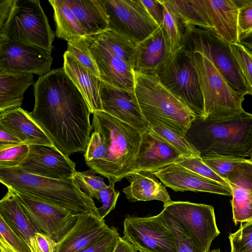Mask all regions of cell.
I'll return each instance as SVG.
<instances>
[{"label":"cell","instance_id":"obj_52","mask_svg":"<svg viewBox=\"0 0 252 252\" xmlns=\"http://www.w3.org/2000/svg\"><path fill=\"white\" fill-rule=\"evenodd\" d=\"M238 42L252 52V31L241 35Z\"/></svg>","mask_w":252,"mask_h":252},{"label":"cell","instance_id":"obj_7","mask_svg":"<svg viewBox=\"0 0 252 252\" xmlns=\"http://www.w3.org/2000/svg\"><path fill=\"white\" fill-rule=\"evenodd\" d=\"M183 48L206 58L233 89L245 95L251 90L231 50L229 44L214 31L195 27L186 30Z\"/></svg>","mask_w":252,"mask_h":252},{"label":"cell","instance_id":"obj_35","mask_svg":"<svg viewBox=\"0 0 252 252\" xmlns=\"http://www.w3.org/2000/svg\"><path fill=\"white\" fill-rule=\"evenodd\" d=\"M160 213L173 235L177 252H199L186 227L165 209Z\"/></svg>","mask_w":252,"mask_h":252},{"label":"cell","instance_id":"obj_5","mask_svg":"<svg viewBox=\"0 0 252 252\" xmlns=\"http://www.w3.org/2000/svg\"><path fill=\"white\" fill-rule=\"evenodd\" d=\"M134 74L136 96L149 124L158 121L184 137L196 116L155 75L137 71Z\"/></svg>","mask_w":252,"mask_h":252},{"label":"cell","instance_id":"obj_31","mask_svg":"<svg viewBox=\"0 0 252 252\" xmlns=\"http://www.w3.org/2000/svg\"><path fill=\"white\" fill-rule=\"evenodd\" d=\"M183 22L186 30L195 27L214 31L203 0H168Z\"/></svg>","mask_w":252,"mask_h":252},{"label":"cell","instance_id":"obj_6","mask_svg":"<svg viewBox=\"0 0 252 252\" xmlns=\"http://www.w3.org/2000/svg\"><path fill=\"white\" fill-rule=\"evenodd\" d=\"M192 54L204 101V119H221L244 111V94L233 89L206 58Z\"/></svg>","mask_w":252,"mask_h":252},{"label":"cell","instance_id":"obj_53","mask_svg":"<svg viewBox=\"0 0 252 252\" xmlns=\"http://www.w3.org/2000/svg\"><path fill=\"white\" fill-rule=\"evenodd\" d=\"M0 252H14L1 239H0Z\"/></svg>","mask_w":252,"mask_h":252},{"label":"cell","instance_id":"obj_37","mask_svg":"<svg viewBox=\"0 0 252 252\" xmlns=\"http://www.w3.org/2000/svg\"><path fill=\"white\" fill-rule=\"evenodd\" d=\"M73 178L84 192L98 200L99 191L107 186L103 178L96 176L91 169L82 172L76 171Z\"/></svg>","mask_w":252,"mask_h":252},{"label":"cell","instance_id":"obj_13","mask_svg":"<svg viewBox=\"0 0 252 252\" xmlns=\"http://www.w3.org/2000/svg\"><path fill=\"white\" fill-rule=\"evenodd\" d=\"M11 190L36 229L57 243L73 227L79 216L59 206Z\"/></svg>","mask_w":252,"mask_h":252},{"label":"cell","instance_id":"obj_14","mask_svg":"<svg viewBox=\"0 0 252 252\" xmlns=\"http://www.w3.org/2000/svg\"><path fill=\"white\" fill-rule=\"evenodd\" d=\"M51 52L37 46L0 38V71L35 74L50 72Z\"/></svg>","mask_w":252,"mask_h":252},{"label":"cell","instance_id":"obj_23","mask_svg":"<svg viewBox=\"0 0 252 252\" xmlns=\"http://www.w3.org/2000/svg\"><path fill=\"white\" fill-rule=\"evenodd\" d=\"M0 125L29 145L54 146L45 132L29 112L21 107L0 113Z\"/></svg>","mask_w":252,"mask_h":252},{"label":"cell","instance_id":"obj_54","mask_svg":"<svg viewBox=\"0 0 252 252\" xmlns=\"http://www.w3.org/2000/svg\"><path fill=\"white\" fill-rule=\"evenodd\" d=\"M241 223L243 224V225L251 224H252V219L251 220H250V221H247V222H243V223Z\"/></svg>","mask_w":252,"mask_h":252},{"label":"cell","instance_id":"obj_48","mask_svg":"<svg viewBox=\"0 0 252 252\" xmlns=\"http://www.w3.org/2000/svg\"><path fill=\"white\" fill-rule=\"evenodd\" d=\"M148 12L159 26H161L164 19L163 8L159 0H141Z\"/></svg>","mask_w":252,"mask_h":252},{"label":"cell","instance_id":"obj_46","mask_svg":"<svg viewBox=\"0 0 252 252\" xmlns=\"http://www.w3.org/2000/svg\"><path fill=\"white\" fill-rule=\"evenodd\" d=\"M239 7V36L252 31V0H235Z\"/></svg>","mask_w":252,"mask_h":252},{"label":"cell","instance_id":"obj_39","mask_svg":"<svg viewBox=\"0 0 252 252\" xmlns=\"http://www.w3.org/2000/svg\"><path fill=\"white\" fill-rule=\"evenodd\" d=\"M203 161L215 173L226 181L229 173L247 158L219 155L202 158Z\"/></svg>","mask_w":252,"mask_h":252},{"label":"cell","instance_id":"obj_40","mask_svg":"<svg viewBox=\"0 0 252 252\" xmlns=\"http://www.w3.org/2000/svg\"><path fill=\"white\" fill-rule=\"evenodd\" d=\"M229 46L251 90L252 96V52L239 42L230 43Z\"/></svg>","mask_w":252,"mask_h":252},{"label":"cell","instance_id":"obj_18","mask_svg":"<svg viewBox=\"0 0 252 252\" xmlns=\"http://www.w3.org/2000/svg\"><path fill=\"white\" fill-rule=\"evenodd\" d=\"M184 158L181 153L149 128L141 133L139 149L128 174L139 171L154 173Z\"/></svg>","mask_w":252,"mask_h":252},{"label":"cell","instance_id":"obj_22","mask_svg":"<svg viewBox=\"0 0 252 252\" xmlns=\"http://www.w3.org/2000/svg\"><path fill=\"white\" fill-rule=\"evenodd\" d=\"M172 57L169 43L161 26L136 45L134 71L154 74Z\"/></svg>","mask_w":252,"mask_h":252},{"label":"cell","instance_id":"obj_8","mask_svg":"<svg viewBox=\"0 0 252 252\" xmlns=\"http://www.w3.org/2000/svg\"><path fill=\"white\" fill-rule=\"evenodd\" d=\"M155 75L196 117H203V98L192 53L183 47Z\"/></svg>","mask_w":252,"mask_h":252},{"label":"cell","instance_id":"obj_27","mask_svg":"<svg viewBox=\"0 0 252 252\" xmlns=\"http://www.w3.org/2000/svg\"><path fill=\"white\" fill-rule=\"evenodd\" d=\"M126 178L130 184L123 191L129 201L157 200L164 204L172 201L165 187L153 173L132 172Z\"/></svg>","mask_w":252,"mask_h":252},{"label":"cell","instance_id":"obj_34","mask_svg":"<svg viewBox=\"0 0 252 252\" xmlns=\"http://www.w3.org/2000/svg\"><path fill=\"white\" fill-rule=\"evenodd\" d=\"M149 126L150 129L175 148L185 158L200 157L199 153L185 137L180 136L169 127L157 121L150 123Z\"/></svg>","mask_w":252,"mask_h":252},{"label":"cell","instance_id":"obj_1","mask_svg":"<svg viewBox=\"0 0 252 252\" xmlns=\"http://www.w3.org/2000/svg\"><path fill=\"white\" fill-rule=\"evenodd\" d=\"M34 105L29 112L54 146L69 157L85 152L93 129L86 100L63 67L40 76L34 84Z\"/></svg>","mask_w":252,"mask_h":252},{"label":"cell","instance_id":"obj_9","mask_svg":"<svg viewBox=\"0 0 252 252\" xmlns=\"http://www.w3.org/2000/svg\"><path fill=\"white\" fill-rule=\"evenodd\" d=\"M55 33L38 0H18L13 16L0 38L30 44L52 52Z\"/></svg>","mask_w":252,"mask_h":252},{"label":"cell","instance_id":"obj_20","mask_svg":"<svg viewBox=\"0 0 252 252\" xmlns=\"http://www.w3.org/2000/svg\"><path fill=\"white\" fill-rule=\"evenodd\" d=\"M226 181L232 190L234 223L250 221L252 219V162L239 164L229 173Z\"/></svg>","mask_w":252,"mask_h":252},{"label":"cell","instance_id":"obj_25","mask_svg":"<svg viewBox=\"0 0 252 252\" xmlns=\"http://www.w3.org/2000/svg\"><path fill=\"white\" fill-rule=\"evenodd\" d=\"M215 32L230 44L239 40V7L235 0H203Z\"/></svg>","mask_w":252,"mask_h":252},{"label":"cell","instance_id":"obj_57","mask_svg":"<svg viewBox=\"0 0 252 252\" xmlns=\"http://www.w3.org/2000/svg\"><path fill=\"white\" fill-rule=\"evenodd\" d=\"M141 252L139 251H136V252Z\"/></svg>","mask_w":252,"mask_h":252},{"label":"cell","instance_id":"obj_36","mask_svg":"<svg viewBox=\"0 0 252 252\" xmlns=\"http://www.w3.org/2000/svg\"><path fill=\"white\" fill-rule=\"evenodd\" d=\"M29 151L30 145L24 143L0 144V168L19 167Z\"/></svg>","mask_w":252,"mask_h":252},{"label":"cell","instance_id":"obj_19","mask_svg":"<svg viewBox=\"0 0 252 252\" xmlns=\"http://www.w3.org/2000/svg\"><path fill=\"white\" fill-rule=\"evenodd\" d=\"M153 173L164 186L175 191L206 192L232 196L230 187L199 175L175 163Z\"/></svg>","mask_w":252,"mask_h":252},{"label":"cell","instance_id":"obj_51","mask_svg":"<svg viewBox=\"0 0 252 252\" xmlns=\"http://www.w3.org/2000/svg\"><path fill=\"white\" fill-rule=\"evenodd\" d=\"M133 246L123 237L119 236L113 252H135Z\"/></svg>","mask_w":252,"mask_h":252},{"label":"cell","instance_id":"obj_49","mask_svg":"<svg viewBox=\"0 0 252 252\" xmlns=\"http://www.w3.org/2000/svg\"><path fill=\"white\" fill-rule=\"evenodd\" d=\"M36 239L40 252H55L57 242L49 236L38 232Z\"/></svg>","mask_w":252,"mask_h":252},{"label":"cell","instance_id":"obj_41","mask_svg":"<svg viewBox=\"0 0 252 252\" xmlns=\"http://www.w3.org/2000/svg\"><path fill=\"white\" fill-rule=\"evenodd\" d=\"M175 163L199 175L230 187L226 181L221 178L203 161L201 157L184 158Z\"/></svg>","mask_w":252,"mask_h":252},{"label":"cell","instance_id":"obj_4","mask_svg":"<svg viewBox=\"0 0 252 252\" xmlns=\"http://www.w3.org/2000/svg\"><path fill=\"white\" fill-rule=\"evenodd\" d=\"M0 182L7 189L59 206L74 215H98L94 200L80 189L73 177L57 180L29 173L20 167L0 168Z\"/></svg>","mask_w":252,"mask_h":252},{"label":"cell","instance_id":"obj_44","mask_svg":"<svg viewBox=\"0 0 252 252\" xmlns=\"http://www.w3.org/2000/svg\"><path fill=\"white\" fill-rule=\"evenodd\" d=\"M119 236L118 229L110 227L104 234L79 252H113Z\"/></svg>","mask_w":252,"mask_h":252},{"label":"cell","instance_id":"obj_32","mask_svg":"<svg viewBox=\"0 0 252 252\" xmlns=\"http://www.w3.org/2000/svg\"><path fill=\"white\" fill-rule=\"evenodd\" d=\"M159 1L162 5L164 13V19L161 27L165 33L172 56L183 47L186 28L168 0Z\"/></svg>","mask_w":252,"mask_h":252},{"label":"cell","instance_id":"obj_38","mask_svg":"<svg viewBox=\"0 0 252 252\" xmlns=\"http://www.w3.org/2000/svg\"><path fill=\"white\" fill-rule=\"evenodd\" d=\"M86 37H80L75 40L68 42L66 51L92 73L100 78L96 65L89 50Z\"/></svg>","mask_w":252,"mask_h":252},{"label":"cell","instance_id":"obj_28","mask_svg":"<svg viewBox=\"0 0 252 252\" xmlns=\"http://www.w3.org/2000/svg\"><path fill=\"white\" fill-rule=\"evenodd\" d=\"M86 36L108 29L109 18L103 0H66Z\"/></svg>","mask_w":252,"mask_h":252},{"label":"cell","instance_id":"obj_26","mask_svg":"<svg viewBox=\"0 0 252 252\" xmlns=\"http://www.w3.org/2000/svg\"><path fill=\"white\" fill-rule=\"evenodd\" d=\"M0 201V216L29 245L32 252H40L36 233L39 231L32 224L18 201L15 193L7 189Z\"/></svg>","mask_w":252,"mask_h":252},{"label":"cell","instance_id":"obj_30","mask_svg":"<svg viewBox=\"0 0 252 252\" xmlns=\"http://www.w3.org/2000/svg\"><path fill=\"white\" fill-rule=\"evenodd\" d=\"M48 1L54 10L53 17L57 27L56 36L58 38L68 42L86 36L66 0H49Z\"/></svg>","mask_w":252,"mask_h":252},{"label":"cell","instance_id":"obj_33","mask_svg":"<svg viewBox=\"0 0 252 252\" xmlns=\"http://www.w3.org/2000/svg\"><path fill=\"white\" fill-rule=\"evenodd\" d=\"M115 55L123 60L134 70L136 45L123 35L107 30L94 35Z\"/></svg>","mask_w":252,"mask_h":252},{"label":"cell","instance_id":"obj_15","mask_svg":"<svg viewBox=\"0 0 252 252\" xmlns=\"http://www.w3.org/2000/svg\"><path fill=\"white\" fill-rule=\"evenodd\" d=\"M75 163L54 146L30 145L29 153L20 166L35 175L57 180L73 177Z\"/></svg>","mask_w":252,"mask_h":252},{"label":"cell","instance_id":"obj_12","mask_svg":"<svg viewBox=\"0 0 252 252\" xmlns=\"http://www.w3.org/2000/svg\"><path fill=\"white\" fill-rule=\"evenodd\" d=\"M163 209L186 227L199 252H210L213 240L220 233L212 206L171 201L164 204Z\"/></svg>","mask_w":252,"mask_h":252},{"label":"cell","instance_id":"obj_16","mask_svg":"<svg viewBox=\"0 0 252 252\" xmlns=\"http://www.w3.org/2000/svg\"><path fill=\"white\" fill-rule=\"evenodd\" d=\"M86 39L101 80L121 89L134 91L133 69L112 53L94 35L86 36Z\"/></svg>","mask_w":252,"mask_h":252},{"label":"cell","instance_id":"obj_29","mask_svg":"<svg viewBox=\"0 0 252 252\" xmlns=\"http://www.w3.org/2000/svg\"><path fill=\"white\" fill-rule=\"evenodd\" d=\"M33 82L32 74L0 71V113L20 107Z\"/></svg>","mask_w":252,"mask_h":252},{"label":"cell","instance_id":"obj_10","mask_svg":"<svg viewBox=\"0 0 252 252\" xmlns=\"http://www.w3.org/2000/svg\"><path fill=\"white\" fill-rule=\"evenodd\" d=\"M108 16V29L136 45L153 33L159 26L141 0H103Z\"/></svg>","mask_w":252,"mask_h":252},{"label":"cell","instance_id":"obj_56","mask_svg":"<svg viewBox=\"0 0 252 252\" xmlns=\"http://www.w3.org/2000/svg\"><path fill=\"white\" fill-rule=\"evenodd\" d=\"M252 162V158L249 159Z\"/></svg>","mask_w":252,"mask_h":252},{"label":"cell","instance_id":"obj_50","mask_svg":"<svg viewBox=\"0 0 252 252\" xmlns=\"http://www.w3.org/2000/svg\"><path fill=\"white\" fill-rule=\"evenodd\" d=\"M23 143L19 138L0 125V144H15Z\"/></svg>","mask_w":252,"mask_h":252},{"label":"cell","instance_id":"obj_11","mask_svg":"<svg viewBox=\"0 0 252 252\" xmlns=\"http://www.w3.org/2000/svg\"><path fill=\"white\" fill-rule=\"evenodd\" d=\"M124 237L141 252H177L173 235L161 214L127 217L124 221Z\"/></svg>","mask_w":252,"mask_h":252},{"label":"cell","instance_id":"obj_47","mask_svg":"<svg viewBox=\"0 0 252 252\" xmlns=\"http://www.w3.org/2000/svg\"><path fill=\"white\" fill-rule=\"evenodd\" d=\"M18 0H0V33L5 29L11 19Z\"/></svg>","mask_w":252,"mask_h":252},{"label":"cell","instance_id":"obj_2","mask_svg":"<svg viewBox=\"0 0 252 252\" xmlns=\"http://www.w3.org/2000/svg\"><path fill=\"white\" fill-rule=\"evenodd\" d=\"M93 114L94 131L84 153L85 161L90 169L115 184L130 172L142 133L103 110Z\"/></svg>","mask_w":252,"mask_h":252},{"label":"cell","instance_id":"obj_17","mask_svg":"<svg viewBox=\"0 0 252 252\" xmlns=\"http://www.w3.org/2000/svg\"><path fill=\"white\" fill-rule=\"evenodd\" d=\"M102 110L130 125L141 133L149 129L134 91L121 89L102 80L100 91Z\"/></svg>","mask_w":252,"mask_h":252},{"label":"cell","instance_id":"obj_3","mask_svg":"<svg viewBox=\"0 0 252 252\" xmlns=\"http://www.w3.org/2000/svg\"><path fill=\"white\" fill-rule=\"evenodd\" d=\"M185 138L202 158L213 155L252 158V114L242 113L221 119L196 117Z\"/></svg>","mask_w":252,"mask_h":252},{"label":"cell","instance_id":"obj_43","mask_svg":"<svg viewBox=\"0 0 252 252\" xmlns=\"http://www.w3.org/2000/svg\"><path fill=\"white\" fill-rule=\"evenodd\" d=\"M0 239L2 240L14 252H32L27 243L0 216Z\"/></svg>","mask_w":252,"mask_h":252},{"label":"cell","instance_id":"obj_42","mask_svg":"<svg viewBox=\"0 0 252 252\" xmlns=\"http://www.w3.org/2000/svg\"><path fill=\"white\" fill-rule=\"evenodd\" d=\"M231 252H252V224L241 223L239 229L230 233Z\"/></svg>","mask_w":252,"mask_h":252},{"label":"cell","instance_id":"obj_55","mask_svg":"<svg viewBox=\"0 0 252 252\" xmlns=\"http://www.w3.org/2000/svg\"><path fill=\"white\" fill-rule=\"evenodd\" d=\"M210 252H220V249H216L212 250V251H210Z\"/></svg>","mask_w":252,"mask_h":252},{"label":"cell","instance_id":"obj_21","mask_svg":"<svg viewBox=\"0 0 252 252\" xmlns=\"http://www.w3.org/2000/svg\"><path fill=\"white\" fill-rule=\"evenodd\" d=\"M109 228L104 220L95 214L79 215L73 227L57 243L55 252H79Z\"/></svg>","mask_w":252,"mask_h":252},{"label":"cell","instance_id":"obj_24","mask_svg":"<svg viewBox=\"0 0 252 252\" xmlns=\"http://www.w3.org/2000/svg\"><path fill=\"white\" fill-rule=\"evenodd\" d=\"M68 76L88 102L92 114L102 110L100 91L102 80L82 64L68 51L63 54V66Z\"/></svg>","mask_w":252,"mask_h":252},{"label":"cell","instance_id":"obj_45","mask_svg":"<svg viewBox=\"0 0 252 252\" xmlns=\"http://www.w3.org/2000/svg\"><path fill=\"white\" fill-rule=\"evenodd\" d=\"M119 195V191L115 190L114 183H109L99 191V201H101L102 206L97 208V212L101 219H104L115 209Z\"/></svg>","mask_w":252,"mask_h":252}]
</instances>
